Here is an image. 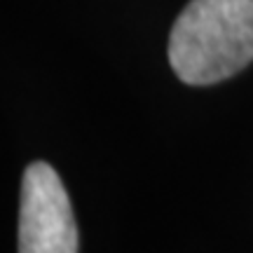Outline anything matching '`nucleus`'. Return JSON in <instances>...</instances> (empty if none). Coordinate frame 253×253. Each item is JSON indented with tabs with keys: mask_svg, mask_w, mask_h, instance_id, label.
<instances>
[{
	"mask_svg": "<svg viewBox=\"0 0 253 253\" xmlns=\"http://www.w3.org/2000/svg\"><path fill=\"white\" fill-rule=\"evenodd\" d=\"M19 253H78V225L71 197L47 162L24 171L19 207Z\"/></svg>",
	"mask_w": 253,
	"mask_h": 253,
	"instance_id": "obj_2",
	"label": "nucleus"
},
{
	"mask_svg": "<svg viewBox=\"0 0 253 253\" xmlns=\"http://www.w3.org/2000/svg\"><path fill=\"white\" fill-rule=\"evenodd\" d=\"M169 63L185 84H216L253 61V0H190L173 21Z\"/></svg>",
	"mask_w": 253,
	"mask_h": 253,
	"instance_id": "obj_1",
	"label": "nucleus"
}]
</instances>
